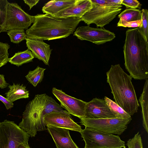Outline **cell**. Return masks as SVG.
<instances>
[{"label": "cell", "instance_id": "6da1fadb", "mask_svg": "<svg viewBox=\"0 0 148 148\" xmlns=\"http://www.w3.org/2000/svg\"><path fill=\"white\" fill-rule=\"evenodd\" d=\"M123 47L125 66L135 79H148V42L138 27L128 29Z\"/></svg>", "mask_w": 148, "mask_h": 148}, {"label": "cell", "instance_id": "7a4b0ae2", "mask_svg": "<svg viewBox=\"0 0 148 148\" xmlns=\"http://www.w3.org/2000/svg\"><path fill=\"white\" fill-rule=\"evenodd\" d=\"M33 24L25 31L26 37L41 40L66 38L73 33L81 18L58 17L48 14L34 16Z\"/></svg>", "mask_w": 148, "mask_h": 148}, {"label": "cell", "instance_id": "3957f363", "mask_svg": "<svg viewBox=\"0 0 148 148\" xmlns=\"http://www.w3.org/2000/svg\"><path fill=\"white\" fill-rule=\"evenodd\" d=\"M107 82L115 102L130 116L137 112L139 105L132 77L125 73L119 64L112 65L107 72Z\"/></svg>", "mask_w": 148, "mask_h": 148}, {"label": "cell", "instance_id": "277c9868", "mask_svg": "<svg viewBox=\"0 0 148 148\" xmlns=\"http://www.w3.org/2000/svg\"><path fill=\"white\" fill-rule=\"evenodd\" d=\"M63 109L51 97L46 94H37L27 104L18 126L31 137L37 131L46 130L44 117L46 114Z\"/></svg>", "mask_w": 148, "mask_h": 148}, {"label": "cell", "instance_id": "5b68a950", "mask_svg": "<svg viewBox=\"0 0 148 148\" xmlns=\"http://www.w3.org/2000/svg\"><path fill=\"white\" fill-rule=\"evenodd\" d=\"M109 3L102 5L92 3V8L81 18L88 25L91 24H96L97 27L103 28L111 21L122 10V5L117 4L108 0Z\"/></svg>", "mask_w": 148, "mask_h": 148}, {"label": "cell", "instance_id": "8992f818", "mask_svg": "<svg viewBox=\"0 0 148 148\" xmlns=\"http://www.w3.org/2000/svg\"><path fill=\"white\" fill-rule=\"evenodd\" d=\"M84 148H125V142L118 135L85 127L80 132Z\"/></svg>", "mask_w": 148, "mask_h": 148}, {"label": "cell", "instance_id": "52a82bcc", "mask_svg": "<svg viewBox=\"0 0 148 148\" xmlns=\"http://www.w3.org/2000/svg\"><path fill=\"white\" fill-rule=\"evenodd\" d=\"M30 136L14 121L0 122V148H17L21 143H28Z\"/></svg>", "mask_w": 148, "mask_h": 148}, {"label": "cell", "instance_id": "ba28073f", "mask_svg": "<svg viewBox=\"0 0 148 148\" xmlns=\"http://www.w3.org/2000/svg\"><path fill=\"white\" fill-rule=\"evenodd\" d=\"M132 120V118L90 119L83 118L80 119V123L85 127L119 135L127 129L128 124Z\"/></svg>", "mask_w": 148, "mask_h": 148}, {"label": "cell", "instance_id": "9c48e42d", "mask_svg": "<svg viewBox=\"0 0 148 148\" xmlns=\"http://www.w3.org/2000/svg\"><path fill=\"white\" fill-rule=\"evenodd\" d=\"M34 19V16L25 12L17 3L9 2L2 32L14 29H27Z\"/></svg>", "mask_w": 148, "mask_h": 148}, {"label": "cell", "instance_id": "30bf717a", "mask_svg": "<svg viewBox=\"0 0 148 148\" xmlns=\"http://www.w3.org/2000/svg\"><path fill=\"white\" fill-rule=\"evenodd\" d=\"M73 35L81 40L90 41L97 45L112 41L116 37L115 34L104 28L90 27L89 25L78 27Z\"/></svg>", "mask_w": 148, "mask_h": 148}, {"label": "cell", "instance_id": "8fae6325", "mask_svg": "<svg viewBox=\"0 0 148 148\" xmlns=\"http://www.w3.org/2000/svg\"><path fill=\"white\" fill-rule=\"evenodd\" d=\"M52 92L60 101V107L65 109L70 114L80 119L84 117L87 102L70 96L55 87L52 88Z\"/></svg>", "mask_w": 148, "mask_h": 148}, {"label": "cell", "instance_id": "7c38bea8", "mask_svg": "<svg viewBox=\"0 0 148 148\" xmlns=\"http://www.w3.org/2000/svg\"><path fill=\"white\" fill-rule=\"evenodd\" d=\"M45 126L50 125L80 132L81 127L72 119L66 110L53 111L45 114L44 117Z\"/></svg>", "mask_w": 148, "mask_h": 148}, {"label": "cell", "instance_id": "4fadbf2b", "mask_svg": "<svg viewBox=\"0 0 148 148\" xmlns=\"http://www.w3.org/2000/svg\"><path fill=\"white\" fill-rule=\"evenodd\" d=\"M84 118L101 119L116 118L103 99L97 98L87 102Z\"/></svg>", "mask_w": 148, "mask_h": 148}, {"label": "cell", "instance_id": "5bb4252c", "mask_svg": "<svg viewBox=\"0 0 148 148\" xmlns=\"http://www.w3.org/2000/svg\"><path fill=\"white\" fill-rule=\"evenodd\" d=\"M46 126L56 148H79L72 139L69 130L50 125Z\"/></svg>", "mask_w": 148, "mask_h": 148}, {"label": "cell", "instance_id": "9a60e30c", "mask_svg": "<svg viewBox=\"0 0 148 148\" xmlns=\"http://www.w3.org/2000/svg\"><path fill=\"white\" fill-rule=\"evenodd\" d=\"M26 46L30 50L34 58L42 60L46 65H49V61L52 49L49 45L43 40L27 38Z\"/></svg>", "mask_w": 148, "mask_h": 148}, {"label": "cell", "instance_id": "2e32d148", "mask_svg": "<svg viewBox=\"0 0 148 148\" xmlns=\"http://www.w3.org/2000/svg\"><path fill=\"white\" fill-rule=\"evenodd\" d=\"M118 16L119 20L117 23L118 27L136 28L141 24V11L139 9H127Z\"/></svg>", "mask_w": 148, "mask_h": 148}, {"label": "cell", "instance_id": "e0dca14e", "mask_svg": "<svg viewBox=\"0 0 148 148\" xmlns=\"http://www.w3.org/2000/svg\"><path fill=\"white\" fill-rule=\"evenodd\" d=\"M92 6L91 0H76L72 5L58 12L54 16L58 17L81 18Z\"/></svg>", "mask_w": 148, "mask_h": 148}, {"label": "cell", "instance_id": "ac0fdd59", "mask_svg": "<svg viewBox=\"0 0 148 148\" xmlns=\"http://www.w3.org/2000/svg\"><path fill=\"white\" fill-rule=\"evenodd\" d=\"M76 0L50 1L42 8L43 13L54 16L58 12L72 5Z\"/></svg>", "mask_w": 148, "mask_h": 148}, {"label": "cell", "instance_id": "d6986e66", "mask_svg": "<svg viewBox=\"0 0 148 148\" xmlns=\"http://www.w3.org/2000/svg\"><path fill=\"white\" fill-rule=\"evenodd\" d=\"M8 87L9 90L5 93L6 98L12 102L20 99L29 97V92L23 84L13 83L12 85L9 86Z\"/></svg>", "mask_w": 148, "mask_h": 148}, {"label": "cell", "instance_id": "ffe728a7", "mask_svg": "<svg viewBox=\"0 0 148 148\" xmlns=\"http://www.w3.org/2000/svg\"><path fill=\"white\" fill-rule=\"evenodd\" d=\"M142 110L143 125L148 132V79L146 80L143 92L139 99Z\"/></svg>", "mask_w": 148, "mask_h": 148}, {"label": "cell", "instance_id": "44dd1931", "mask_svg": "<svg viewBox=\"0 0 148 148\" xmlns=\"http://www.w3.org/2000/svg\"><path fill=\"white\" fill-rule=\"evenodd\" d=\"M34 58L31 51L27 49L15 53L12 57L10 58L8 62L19 67L24 64L32 62Z\"/></svg>", "mask_w": 148, "mask_h": 148}, {"label": "cell", "instance_id": "7402d4cb", "mask_svg": "<svg viewBox=\"0 0 148 148\" xmlns=\"http://www.w3.org/2000/svg\"><path fill=\"white\" fill-rule=\"evenodd\" d=\"M45 70V69L38 66L34 70L29 71L25 77L29 82L35 87L42 80Z\"/></svg>", "mask_w": 148, "mask_h": 148}, {"label": "cell", "instance_id": "603a6c76", "mask_svg": "<svg viewBox=\"0 0 148 148\" xmlns=\"http://www.w3.org/2000/svg\"><path fill=\"white\" fill-rule=\"evenodd\" d=\"M104 100L111 110L115 114L116 118L125 119L132 118L131 116L112 100L106 96L104 97Z\"/></svg>", "mask_w": 148, "mask_h": 148}, {"label": "cell", "instance_id": "cb8c5ba5", "mask_svg": "<svg viewBox=\"0 0 148 148\" xmlns=\"http://www.w3.org/2000/svg\"><path fill=\"white\" fill-rule=\"evenodd\" d=\"M7 32L11 42L14 43H18L27 38L24 30L14 29Z\"/></svg>", "mask_w": 148, "mask_h": 148}, {"label": "cell", "instance_id": "d4e9b609", "mask_svg": "<svg viewBox=\"0 0 148 148\" xmlns=\"http://www.w3.org/2000/svg\"><path fill=\"white\" fill-rule=\"evenodd\" d=\"M142 23L140 26L138 27V30L148 41V11L143 9L141 11Z\"/></svg>", "mask_w": 148, "mask_h": 148}, {"label": "cell", "instance_id": "484cf974", "mask_svg": "<svg viewBox=\"0 0 148 148\" xmlns=\"http://www.w3.org/2000/svg\"><path fill=\"white\" fill-rule=\"evenodd\" d=\"M126 145L128 148H143L142 139L139 132L136 134L133 138L129 139Z\"/></svg>", "mask_w": 148, "mask_h": 148}, {"label": "cell", "instance_id": "4316f807", "mask_svg": "<svg viewBox=\"0 0 148 148\" xmlns=\"http://www.w3.org/2000/svg\"><path fill=\"white\" fill-rule=\"evenodd\" d=\"M9 2L7 0H0V33L5 20L7 6Z\"/></svg>", "mask_w": 148, "mask_h": 148}, {"label": "cell", "instance_id": "83f0119b", "mask_svg": "<svg viewBox=\"0 0 148 148\" xmlns=\"http://www.w3.org/2000/svg\"><path fill=\"white\" fill-rule=\"evenodd\" d=\"M122 5H124L127 8L135 9L139 7L140 3L136 0H123Z\"/></svg>", "mask_w": 148, "mask_h": 148}, {"label": "cell", "instance_id": "f1b7e54d", "mask_svg": "<svg viewBox=\"0 0 148 148\" xmlns=\"http://www.w3.org/2000/svg\"><path fill=\"white\" fill-rule=\"evenodd\" d=\"M0 101H1L4 104L6 109L8 110L13 107L14 104L10 100L0 95Z\"/></svg>", "mask_w": 148, "mask_h": 148}, {"label": "cell", "instance_id": "f546056e", "mask_svg": "<svg viewBox=\"0 0 148 148\" xmlns=\"http://www.w3.org/2000/svg\"><path fill=\"white\" fill-rule=\"evenodd\" d=\"M8 84L5 80L4 75L3 74H0V88L3 89L7 87Z\"/></svg>", "mask_w": 148, "mask_h": 148}, {"label": "cell", "instance_id": "4dcf8cb0", "mask_svg": "<svg viewBox=\"0 0 148 148\" xmlns=\"http://www.w3.org/2000/svg\"><path fill=\"white\" fill-rule=\"evenodd\" d=\"M24 2L29 7V10L34 6L36 5V4L39 1V0H24Z\"/></svg>", "mask_w": 148, "mask_h": 148}, {"label": "cell", "instance_id": "1f68e13d", "mask_svg": "<svg viewBox=\"0 0 148 148\" xmlns=\"http://www.w3.org/2000/svg\"><path fill=\"white\" fill-rule=\"evenodd\" d=\"M17 148H31L28 143H21L18 146Z\"/></svg>", "mask_w": 148, "mask_h": 148}, {"label": "cell", "instance_id": "d6a6232c", "mask_svg": "<svg viewBox=\"0 0 148 148\" xmlns=\"http://www.w3.org/2000/svg\"><path fill=\"white\" fill-rule=\"evenodd\" d=\"M110 1L114 3L122 5L123 0H110Z\"/></svg>", "mask_w": 148, "mask_h": 148}]
</instances>
